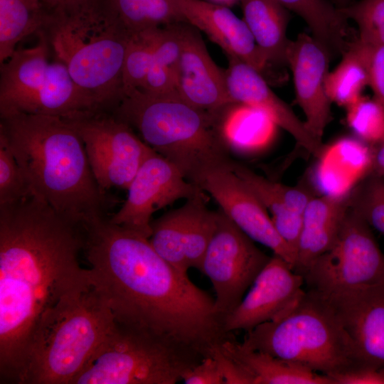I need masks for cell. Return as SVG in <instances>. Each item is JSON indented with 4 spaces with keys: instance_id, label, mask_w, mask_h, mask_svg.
Returning <instances> with one entry per match:
<instances>
[{
    "instance_id": "cb8c5ba5",
    "label": "cell",
    "mask_w": 384,
    "mask_h": 384,
    "mask_svg": "<svg viewBox=\"0 0 384 384\" xmlns=\"http://www.w3.org/2000/svg\"><path fill=\"white\" fill-rule=\"evenodd\" d=\"M220 125L230 150L250 151L270 144L278 127L265 112L239 102H233L221 110Z\"/></svg>"
},
{
    "instance_id": "ee69618b",
    "label": "cell",
    "mask_w": 384,
    "mask_h": 384,
    "mask_svg": "<svg viewBox=\"0 0 384 384\" xmlns=\"http://www.w3.org/2000/svg\"><path fill=\"white\" fill-rule=\"evenodd\" d=\"M63 0H41L46 8L51 7Z\"/></svg>"
},
{
    "instance_id": "5b68a950",
    "label": "cell",
    "mask_w": 384,
    "mask_h": 384,
    "mask_svg": "<svg viewBox=\"0 0 384 384\" xmlns=\"http://www.w3.org/2000/svg\"><path fill=\"white\" fill-rule=\"evenodd\" d=\"M221 110L206 111L179 97L137 90L122 98L113 114L198 185L207 173L233 162L220 125Z\"/></svg>"
},
{
    "instance_id": "7402d4cb",
    "label": "cell",
    "mask_w": 384,
    "mask_h": 384,
    "mask_svg": "<svg viewBox=\"0 0 384 384\" xmlns=\"http://www.w3.org/2000/svg\"><path fill=\"white\" fill-rule=\"evenodd\" d=\"M220 348L247 373L252 384H334L326 375L269 353L250 349L234 338L224 341Z\"/></svg>"
},
{
    "instance_id": "ffe728a7",
    "label": "cell",
    "mask_w": 384,
    "mask_h": 384,
    "mask_svg": "<svg viewBox=\"0 0 384 384\" xmlns=\"http://www.w3.org/2000/svg\"><path fill=\"white\" fill-rule=\"evenodd\" d=\"M228 59L225 75L231 100L265 112L301 146L315 157L321 158L325 152L323 143L309 133L304 122L300 120L292 107L272 91L264 76L240 59Z\"/></svg>"
},
{
    "instance_id": "ba28073f",
    "label": "cell",
    "mask_w": 384,
    "mask_h": 384,
    "mask_svg": "<svg viewBox=\"0 0 384 384\" xmlns=\"http://www.w3.org/2000/svg\"><path fill=\"white\" fill-rule=\"evenodd\" d=\"M38 36V44L17 48L1 64V118L36 114L70 119L103 110L61 62L49 60V46Z\"/></svg>"
},
{
    "instance_id": "7c38bea8",
    "label": "cell",
    "mask_w": 384,
    "mask_h": 384,
    "mask_svg": "<svg viewBox=\"0 0 384 384\" xmlns=\"http://www.w3.org/2000/svg\"><path fill=\"white\" fill-rule=\"evenodd\" d=\"M271 257L261 251L221 210L201 272L215 292L216 311L224 319L240 303Z\"/></svg>"
},
{
    "instance_id": "30bf717a",
    "label": "cell",
    "mask_w": 384,
    "mask_h": 384,
    "mask_svg": "<svg viewBox=\"0 0 384 384\" xmlns=\"http://www.w3.org/2000/svg\"><path fill=\"white\" fill-rule=\"evenodd\" d=\"M308 290L322 295L384 282V253L372 228L350 206L331 247L303 274Z\"/></svg>"
},
{
    "instance_id": "d6a6232c",
    "label": "cell",
    "mask_w": 384,
    "mask_h": 384,
    "mask_svg": "<svg viewBox=\"0 0 384 384\" xmlns=\"http://www.w3.org/2000/svg\"><path fill=\"white\" fill-rule=\"evenodd\" d=\"M160 28L131 32L122 68V97L141 88L151 65Z\"/></svg>"
},
{
    "instance_id": "8fae6325",
    "label": "cell",
    "mask_w": 384,
    "mask_h": 384,
    "mask_svg": "<svg viewBox=\"0 0 384 384\" xmlns=\"http://www.w3.org/2000/svg\"><path fill=\"white\" fill-rule=\"evenodd\" d=\"M81 138L92 173L105 192L127 189L154 151L113 113L98 111L65 119Z\"/></svg>"
},
{
    "instance_id": "8d00e7d4",
    "label": "cell",
    "mask_w": 384,
    "mask_h": 384,
    "mask_svg": "<svg viewBox=\"0 0 384 384\" xmlns=\"http://www.w3.org/2000/svg\"><path fill=\"white\" fill-rule=\"evenodd\" d=\"M31 194L24 174L5 137L0 134V206Z\"/></svg>"
},
{
    "instance_id": "ac0fdd59",
    "label": "cell",
    "mask_w": 384,
    "mask_h": 384,
    "mask_svg": "<svg viewBox=\"0 0 384 384\" xmlns=\"http://www.w3.org/2000/svg\"><path fill=\"white\" fill-rule=\"evenodd\" d=\"M176 87L178 97L200 110L214 112L234 102L225 70L211 58L198 30L184 23Z\"/></svg>"
},
{
    "instance_id": "4fadbf2b",
    "label": "cell",
    "mask_w": 384,
    "mask_h": 384,
    "mask_svg": "<svg viewBox=\"0 0 384 384\" xmlns=\"http://www.w3.org/2000/svg\"><path fill=\"white\" fill-rule=\"evenodd\" d=\"M127 190L125 201L110 220L147 238L151 235V217L156 211L205 192L156 152L144 161Z\"/></svg>"
},
{
    "instance_id": "9a60e30c",
    "label": "cell",
    "mask_w": 384,
    "mask_h": 384,
    "mask_svg": "<svg viewBox=\"0 0 384 384\" xmlns=\"http://www.w3.org/2000/svg\"><path fill=\"white\" fill-rule=\"evenodd\" d=\"M304 277L274 255L256 277L247 295L225 319V329L250 331L291 309L305 291Z\"/></svg>"
},
{
    "instance_id": "4dcf8cb0",
    "label": "cell",
    "mask_w": 384,
    "mask_h": 384,
    "mask_svg": "<svg viewBox=\"0 0 384 384\" xmlns=\"http://www.w3.org/2000/svg\"><path fill=\"white\" fill-rule=\"evenodd\" d=\"M206 196L203 192L187 199L188 213L186 224L184 252L188 269L201 271L202 261L215 232L217 211L206 206Z\"/></svg>"
},
{
    "instance_id": "7bdbcfd3",
    "label": "cell",
    "mask_w": 384,
    "mask_h": 384,
    "mask_svg": "<svg viewBox=\"0 0 384 384\" xmlns=\"http://www.w3.org/2000/svg\"><path fill=\"white\" fill-rule=\"evenodd\" d=\"M336 8H343L351 4V0H333Z\"/></svg>"
},
{
    "instance_id": "9c48e42d",
    "label": "cell",
    "mask_w": 384,
    "mask_h": 384,
    "mask_svg": "<svg viewBox=\"0 0 384 384\" xmlns=\"http://www.w3.org/2000/svg\"><path fill=\"white\" fill-rule=\"evenodd\" d=\"M201 361L114 319L72 384H175Z\"/></svg>"
},
{
    "instance_id": "5bb4252c",
    "label": "cell",
    "mask_w": 384,
    "mask_h": 384,
    "mask_svg": "<svg viewBox=\"0 0 384 384\" xmlns=\"http://www.w3.org/2000/svg\"><path fill=\"white\" fill-rule=\"evenodd\" d=\"M198 186L212 196L220 210L249 238L270 248L294 270L295 254L277 233L266 208L230 166L207 173Z\"/></svg>"
},
{
    "instance_id": "60d3db41",
    "label": "cell",
    "mask_w": 384,
    "mask_h": 384,
    "mask_svg": "<svg viewBox=\"0 0 384 384\" xmlns=\"http://www.w3.org/2000/svg\"><path fill=\"white\" fill-rule=\"evenodd\" d=\"M211 356L215 357L220 365L225 384H252L247 373L221 350L220 346L213 351Z\"/></svg>"
},
{
    "instance_id": "d4e9b609",
    "label": "cell",
    "mask_w": 384,
    "mask_h": 384,
    "mask_svg": "<svg viewBox=\"0 0 384 384\" xmlns=\"http://www.w3.org/2000/svg\"><path fill=\"white\" fill-rule=\"evenodd\" d=\"M300 16L314 36L332 54H343L349 47L348 20L328 0H278Z\"/></svg>"
},
{
    "instance_id": "f35d334b",
    "label": "cell",
    "mask_w": 384,
    "mask_h": 384,
    "mask_svg": "<svg viewBox=\"0 0 384 384\" xmlns=\"http://www.w3.org/2000/svg\"><path fill=\"white\" fill-rule=\"evenodd\" d=\"M181 380L186 384H225L220 365L213 356H208L185 371Z\"/></svg>"
},
{
    "instance_id": "83f0119b",
    "label": "cell",
    "mask_w": 384,
    "mask_h": 384,
    "mask_svg": "<svg viewBox=\"0 0 384 384\" xmlns=\"http://www.w3.org/2000/svg\"><path fill=\"white\" fill-rule=\"evenodd\" d=\"M46 8L41 0H0V63L17 49L18 43L43 26Z\"/></svg>"
},
{
    "instance_id": "b9f144b4",
    "label": "cell",
    "mask_w": 384,
    "mask_h": 384,
    "mask_svg": "<svg viewBox=\"0 0 384 384\" xmlns=\"http://www.w3.org/2000/svg\"><path fill=\"white\" fill-rule=\"evenodd\" d=\"M370 148L371 166L370 174L384 177V142Z\"/></svg>"
},
{
    "instance_id": "f1b7e54d",
    "label": "cell",
    "mask_w": 384,
    "mask_h": 384,
    "mask_svg": "<svg viewBox=\"0 0 384 384\" xmlns=\"http://www.w3.org/2000/svg\"><path fill=\"white\" fill-rule=\"evenodd\" d=\"M325 85L331 102L345 108L363 96L368 86V75L357 38L352 40L337 66L328 73Z\"/></svg>"
},
{
    "instance_id": "2e32d148",
    "label": "cell",
    "mask_w": 384,
    "mask_h": 384,
    "mask_svg": "<svg viewBox=\"0 0 384 384\" xmlns=\"http://www.w3.org/2000/svg\"><path fill=\"white\" fill-rule=\"evenodd\" d=\"M331 53L314 36L299 33L290 40L286 53L287 65L292 73L296 101L302 110L309 133L322 142L331 120V102L326 90Z\"/></svg>"
},
{
    "instance_id": "836d02e7",
    "label": "cell",
    "mask_w": 384,
    "mask_h": 384,
    "mask_svg": "<svg viewBox=\"0 0 384 384\" xmlns=\"http://www.w3.org/2000/svg\"><path fill=\"white\" fill-rule=\"evenodd\" d=\"M345 109L348 127L363 143L384 142V107L376 100L362 96Z\"/></svg>"
},
{
    "instance_id": "d590c367",
    "label": "cell",
    "mask_w": 384,
    "mask_h": 384,
    "mask_svg": "<svg viewBox=\"0 0 384 384\" xmlns=\"http://www.w3.org/2000/svg\"><path fill=\"white\" fill-rule=\"evenodd\" d=\"M338 9L356 23L361 42L384 46V0H361Z\"/></svg>"
},
{
    "instance_id": "52a82bcc",
    "label": "cell",
    "mask_w": 384,
    "mask_h": 384,
    "mask_svg": "<svg viewBox=\"0 0 384 384\" xmlns=\"http://www.w3.org/2000/svg\"><path fill=\"white\" fill-rule=\"evenodd\" d=\"M241 344L330 377L362 367L353 343L328 302L305 291L279 318L246 331Z\"/></svg>"
},
{
    "instance_id": "1f68e13d",
    "label": "cell",
    "mask_w": 384,
    "mask_h": 384,
    "mask_svg": "<svg viewBox=\"0 0 384 384\" xmlns=\"http://www.w3.org/2000/svg\"><path fill=\"white\" fill-rule=\"evenodd\" d=\"M131 32L186 22L171 0H112Z\"/></svg>"
},
{
    "instance_id": "ab89813d",
    "label": "cell",
    "mask_w": 384,
    "mask_h": 384,
    "mask_svg": "<svg viewBox=\"0 0 384 384\" xmlns=\"http://www.w3.org/2000/svg\"><path fill=\"white\" fill-rule=\"evenodd\" d=\"M334 384H384V367H358L331 375Z\"/></svg>"
},
{
    "instance_id": "7a4b0ae2",
    "label": "cell",
    "mask_w": 384,
    "mask_h": 384,
    "mask_svg": "<svg viewBox=\"0 0 384 384\" xmlns=\"http://www.w3.org/2000/svg\"><path fill=\"white\" fill-rule=\"evenodd\" d=\"M83 224L33 194L0 206V383H17L41 321L88 288Z\"/></svg>"
},
{
    "instance_id": "d6986e66",
    "label": "cell",
    "mask_w": 384,
    "mask_h": 384,
    "mask_svg": "<svg viewBox=\"0 0 384 384\" xmlns=\"http://www.w3.org/2000/svg\"><path fill=\"white\" fill-rule=\"evenodd\" d=\"M171 1L185 21L204 32L221 48L228 58L240 59L265 78L270 65L243 19L218 3L203 0Z\"/></svg>"
},
{
    "instance_id": "4316f807",
    "label": "cell",
    "mask_w": 384,
    "mask_h": 384,
    "mask_svg": "<svg viewBox=\"0 0 384 384\" xmlns=\"http://www.w3.org/2000/svg\"><path fill=\"white\" fill-rule=\"evenodd\" d=\"M230 168L270 211L272 220L282 219L294 213L302 214L308 202L313 197L300 187L286 186L270 181L235 161Z\"/></svg>"
},
{
    "instance_id": "277c9868",
    "label": "cell",
    "mask_w": 384,
    "mask_h": 384,
    "mask_svg": "<svg viewBox=\"0 0 384 384\" xmlns=\"http://www.w3.org/2000/svg\"><path fill=\"white\" fill-rule=\"evenodd\" d=\"M38 34L105 111L115 109L123 96L122 68L131 31L112 0H63L46 8Z\"/></svg>"
},
{
    "instance_id": "484cf974",
    "label": "cell",
    "mask_w": 384,
    "mask_h": 384,
    "mask_svg": "<svg viewBox=\"0 0 384 384\" xmlns=\"http://www.w3.org/2000/svg\"><path fill=\"white\" fill-rule=\"evenodd\" d=\"M184 23L160 28L151 65L138 90L155 96L178 97L176 78Z\"/></svg>"
},
{
    "instance_id": "e0dca14e",
    "label": "cell",
    "mask_w": 384,
    "mask_h": 384,
    "mask_svg": "<svg viewBox=\"0 0 384 384\" xmlns=\"http://www.w3.org/2000/svg\"><path fill=\"white\" fill-rule=\"evenodd\" d=\"M318 294L334 310L362 366L383 368L384 282L341 293Z\"/></svg>"
},
{
    "instance_id": "3957f363",
    "label": "cell",
    "mask_w": 384,
    "mask_h": 384,
    "mask_svg": "<svg viewBox=\"0 0 384 384\" xmlns=\"http://www.w3.org/2000/svg\"><path fill=\"white\" fill-rule=\"evenodd\" d=\"M7 141L31 194L80 223L107 215L113 198L100 187L84 144L63 118L17 114L1 118Z\"/></svg>"
},
{
    "instance_id": "f546056e",
    "label": "cell",
    "mask_w": 384,
    "mask_h": 384,
    "mask_svg": "<svg viewBox=\"0 0 384 384\" xmlns=\"http://www.w3.org/2000/svg\"><path fill=\"white\" fill-rule=\"evenodd\" d=\"M187 212L185 203L152 221V233L149 238L156 252L184 274L188 270L184 252Z\"/></svg>"
},
{
    "instance_id": "44dd1931",
    "label": "cell",
    "mask_w": 384,
    "mask_h": 384,
    "mask_svg": "<svg viewBox=\"0 0 384 384\" xmlns=\"http://www.w3.org/2000/svg\"><path fill=\"white\" fill-rule=\"evenodd\" d=\"M351 192L312 197L302 213L294 270L302 274L334 242L350 208Z\"/></svg>"
},
{
    "instance_id": "6da1fadb",
    "label": "cell",
    "mask_w": 384,
    "mask_h": 384,
    "mask_svg": "<svg viewBox=\"0 0 384 384\" xmlns=\"http://www.w3.org/2000/svg\"><path fill=\"white\" fill-rule=\"evenodd\" d=\"M109 217L84 223L82 253L116 321L201 360L233 338L215 299L163 259L149 238Z\"/></svg>"
},
{
    "instance_id": "8992f818",
    "label": "cell",
    "mask_w": 384,
    "mask_h": 384,
    "mask_svg": "<svg viewBox=\"0 0 384 384\" xmlns=\"http://www.w3.org/2000/svg\"><path fill=\"white\" fill-rule=\"evenodd\" d=\"M114 322L107 299L92 284L65 299L41 321L18 384H72Z\"/></svg>"
},
{
    "instance_id": "74e56055",
    "label": "cell",
    "mask_w": 384,
    "mask_h": 384,
    "mask_svg": "<svg viewBox=\"0 0 384 384\" xmlns=\"http://www.w3.org/2000/svg\"><path fill=\"white\" fill-rule=\"evenodd\" d=\"M358 41L365 59L373 97L384 107V46L368 45Z\"/></svg>"
},
{
    "instance_id": "e575fe53",
    "label": "cell",
    "mask_w": 384,
    "mask_h": 384,
    "mask_svg": "<svg viewBox=\"0 0 384 384\" xmlns=\"http://www.w3.org/2000/svg\"><path fill=\"white\" fill-rule=\"evenodd\" d=\"M350 197L351 208L384 236V177L367 175Z\"/></svg>"
},
{
    "instance_id": "603a6c76",
    "label": "cell",
    "mask_w": 384,
    "mask_h": 384,
    "mask_svg": "<svg viewBox=\"0 0 384 384\" xmlns=\"http://www.w3.org/2000/svg\"><path fill=\"white\" fill-rule=\"evenodd\" d=\"M239 1L243 20L270 65H287L286 53L290 41L287 37L289 11L278 0Z\"/></svg>"
}]
</instances>
